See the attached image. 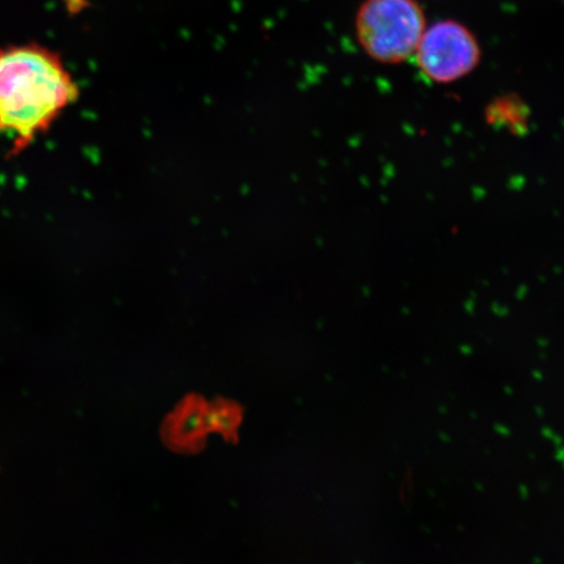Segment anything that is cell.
Instances as JSON below:
<instances>
[{"instance_id":"6da1fadb","label":"cell","mask_w":564,"mask_h":564,"mask_svg":"<svg viewBox=\"0 0 564 564\" xmlns=\"http://www.w3.org/2000/svg\"><path fill=\"white\" fill-rule=\"evenodd\" d=\"M80 97L79 84L62 55L30 44L0 46V137L10 141L7 158H18Z\"/></svg>"},{"instance_id":"277c9868","label":"cell","mask_w":564,"mask_h":564,"mask_svg":"<svg viewBox=\"0 0 564 564\" xmlns=\"http://www.w3.org/2000/svg\"><path fill=\"white\" fill-rule=\"evenodd\" d=\"M207 408L200 401H187L181 406L167 422V442L178 449L199 446V442L210 432Z\"/></svg>"},{"instance_id":"8992f818","label":"cell","mask_w":564,"mask_h":564,"mask_svg":"<svg viewBox=\"0 0 564 564\" xmlns=\"http://www.w3.org/2000/svg\"><path fill=\"white\" fill-rule=\"evenodd\" d=\"M207 415L210 432H218L224 435H230L235 432L239 419H241L237 408L220 404L208 406Z\"/></svg>"},{"instance_id":"5b68a950","label":"cell","mask_w":564,"mask_h":564,"mask_svg":"<svg viewBox=\"0 0 564 564\" xmlns=\"http://www.w3.org/2000/svg\"><path fill=\"white\" fill-rule=\"evenodd\" d=\"M488 118L491 124H502L513 131L514 127L527 124L525 106L517 96L500 97L490 104Z\"/></svg>"},{"instance_id":"3957f363","label":"cell","mask_w":564,"mask_h":564,"mask_svg":"<svg viewBox=\"0 0 564 564\" xmlns=\"http://www.w3.org/2000/svg\"><path fill=\"white\" fill-rule=\"evenodd\" d=\"M413 58L430 82L454 84L475 73L482 48L467 25L446 19L426 26Z\"/></svg>"},{"instance_id":"7a4b0ae2","label":"cell","mask_w":564,"mask_h":564,"mask_svg":"<svg viewBox=\"0 0 564 564\" xmlns=\"http://www.w3.org/2000/svg\"><path fill=\"white\" fill-rule=\"evenodd\" d=\"M426 26L417 0H364L355 20L359 46L373 62L387 66L412 59Z\"/></svg>"}]
</instances>
